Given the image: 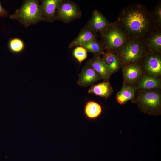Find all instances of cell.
I'll use <instances>...</instances> for the list:
<instances>
[{
	"label": "cell",
	"mask_w": 161,
	"mask_h": 161,
	"mask_svg": "<svg viewBox=\"0 0 161 161\" xmlns=\"http://www.w3.org/2000/svg\"><path fill=\"white\" fill-rule=\"evenodd\" d=\"M87 52L93 54L94 55H103L105 51L100 41L97 39L91 41L82 46Z\"/></svg>",
	"instance_id": "obj_21"
},
{
	"label": "cell",
	"mask_w": 161,
	"mask_h": 161,
	"mask_svg": "<svg viewBox=\"0 0 161 161\" xmlns=\"http://www.w3.org/2000/svg\"><path fill=\"white\" fill-rule=\"evenodd\" d=\"M97 33L86 25L81 30L76 37L69 44L68 48L82 46L91 41L97 39Z\"/></svg>",
	"instance_id": "obj_13"
},
{
	"label": "cell",
	"mask_w": 161,
	"mask_h": 161,
	"mask_svg": "<svg viewBox=\"0 0 161 161\" xmlns=\"http://www.w3.org/2000/svg\"><path fill=\"white\" fill-rule=\"evenodd\" d=\"M74 57L80 64L86 59L87 57V52L82 46L75 47L72 52Z\"/></svg>",
	"instance_id": "obj_23"
},
{
	"label": "cell",
	"mask_w": 161,
	"mask_h": 161,
	"mask_svg": "<svg viewBox=\"0 0 161 161\" xmlns=\"http://www.w3.org/2000/svg\"><path fill=\"white\" fill-rule=\"evenodd\" d=\"M116 21L129 38L143 40L155 31L151 20L150 11L140 3L123 8Z\"/></svg>",
	"instance_id": "obj_1"
},
{
	"label": "cell",
	"mask_w": 161,
	"mask_h": 161,
	"mask_svg": "<svg viewBox=\"0 0 161 161\" xmlns=\"http://www.w3.org/2000/svg\"><path fill=\"white\" fill-rule=\"evenodd\" d=\"M9 50L14 54H18L22 53L25 48L24 42L21 38L14 37L10 38L8 43Z\"/></svg>",
	"instance_id": "obj_22"
},
{
	"label": "cell",
	"mask_w": 161,
	"mask_h": 161,
	"mask_svg": "<svg viewBox=\"0 0 161 161\" xmlns=\"http://www.w3.org/2000/svg\"><path fill=\"white\" fill-rule=\"evenodd\" d=\"M124 84L131 85L137 82L143 72L140 63H131L123 67Z\"/></svg>",
	"instance_id": "obj_8"
},
{
	"label": "cell",
	"mask_w": 161,
	"mask_h": 161,
	"mask_svg": "<svg viewBox=\"0 0 161 161\" xmlns=\"http://www.w3.org/2000/svg\"><path fill=\"white\" fill-rule=\"evenodd\" d=\"M8 15V11L3 7L0 1V17H7Z\"/></svg>",
	"instance_id": "obj_24"
},
{
	"label": "cell",
	"mask_w": 161,
	"mask_h": 161,
	"mask_svg": "<svg viewBox=\"0 0 161 161\" xmlns=\"http://www.w3.org/2000/svg\"><path fill=\"white\" fill-rule=\"evenodd\" d=\"M102 58L111 74L116 72L122 67V63L117 54L105 52L103 55Z\"/></svg>",
	"instance_id": "obj_18"
},
{
	"label": "cell",
	"mask_w": 161,
	"mask_h": 161,
	"mask_svg": "<svg viewBox=\"0 0 161 161\" xmlns=\"http://www.w3.org/2000/svg\"><path fill=\"white\" fill-rule=\"evenodd\" d=\"M151 20L155 30H161V1H159L151 11Z\"/></svg>",
	"instance_id": "obj_20"
},
{
	"label": "cell",
	"mask_w": 161,
	"mask_h": 161,
	"mask_svg": "<svg viewBox=\"0 0 161 161\" xmlns=\"http://www.w3.org/2000/svg\"><path fill=\"white\" fill-rule=\"evenodd\" d=\"M143 40L147 52L161 53V30L154 31Z\"/></svg>",
	"instance_id": "obj_14"
},
{
	"label": "cell",
	"mask_w": 161,
	"mask_h": 161,
	"mask_svg": "<svg viewBox=\"0 0 161 161\" xmlns=\"http://www.w3.org/2000/svg\"><path fill=\"white\" fill-rule=\"evenodd\" d=\"M102 111L101 105L93 101H87L84 107L83 112L86 118L90 120L97 119L101 115Z\"/></svg>",
	"instance_id": "obj_17"
},
{
	"label": "cell",
	"mask_w": 161,
	"mask_h": 161,
	"mask_svg": "<svg viewBox=\"0 0 161 161\" xmlns=\"http://www.w3.org/2000/svg\"><path fill=\"white\" fill-rule=\"evenodd\" d=\"M101 79L100 75L91 66L86 64L79 75L77 83L80 86L87 87L93 85L94 83Z\"/></svg>",
	"instance_id": "obj_9"
},
{
	"label": "cell",
	"mask_w": 161,
	"mask_h": 161,
	"mask_svg": "<svg viewBox=\"0 0 161 161\" xmlns=\"http://www.w3.org/2000/svg\"><path fill=\"white\" fill-rule=\"evenodd\" d=\"M62 0H43L40 4L42 17L44 21L52 22L55 20L58 8Z\"/></svg>",
	"instance_id": "obj_10"
},
{
	"label": "cell",
	"mask_w": 161,
	"mask_h": 161,
	"mask_svg": "<svg viewBox=\"0 0 161 161\" xmlns=\"http://www.w3.org/2000/svg\"><path fill=\"white\" fill-rule=\"evenodd\" d=\"M136 87L133 85L124 84L117 94L116 98L120 104H123L134 97Z\"/></svg>",
	"instance_id": "obj_19"
},
{
	"label": "cell",
	"mask_w": 161,
	"mask_h": 161,
	"mask_svg": "<svg viewBox=\"0 0 161 161\" xmlns=\"http://www.w3.org/2000/svg\"><path fill=\"white\" fill-rule=\"evenodd\" d=\"M110 23L100 12L95 10L87 25L94 32L100 33L106 28Z\"/></svg>",
	"instance_id": "obj_11"
},
{
	"label": "cell",
	"mask_w": 161,
	"mask_h": 161,
	"mask_svg": "<svg viewBox=\"0 0 161 161\" xmlns=\"http://www.w3.org/2000/svg\"><path fill=\"white\" fill-rule=\"evenodd\" d=\"M147 52L143 40L129 38L117 54L123 67L131 63H139Z\"/></svg>",
	"instance_id": "obj_4"
},
{
	"label": "cell",
	"mask_w": 161,
	"mask_h": 161,
	"mask_svg": "<svg viewBox=\"0 0 161 161\" xmlns=\"http://www.w3.org/2000/svg\"><path fill=\"white\" fill-rule=\"evenodd\" d=\"M113 90L109 82L104 80L92 85L88 91L89 94H93L103 98H107L112 94Z\"/></svg>",
	"instance_id": "obj_15"
},
{
	"label": "cell",
	"mask_w": 161,
	"mask_h": 161,
	"mask_svg": "<svg viewBox=\"0 0 161 161\" xmlns=\"http://www.w3.org/2000/svg\"><path fill=\"white\" fill-rule=\"evenodd\" d=\"M137 103L144 113L151 115H158L160 112V93L155 89L142 90L139 95Z\"/></svg>",
	"instance_id": "obj_5"
},
{
	"label": "cell",
	"mask_w": 161,
	"mask_h": 161,
	"mask_svg": "<svg viewBox=\"0 0 161 161\" xmlns=\"http://www.w3.org/2000/svg\"><path fill=\"white\" fill-rule=\"evenodd\" d=\"M105 51L117 54L129 38L115 21L100 33Z\"/></svg>",
	"instance_id": "obj_2"
},
{
	"label": "cell",
	"mask_w": 161,
	"mask_h": 161,
	"mask_svg": "<svg viewBox=\"0 0 161 161\" xmlns=\"http://www.w3.org/2000/svg\"><path fill=\"white\" fill-rule=\"evenodd\" d=\"M91 66L104 80H107L111 74L101 55H94L86 63Z\"/></svg>",
	"instance_id": "obj_12"
},
{
	"label": "cell",
	"mask_w": 161,
	"mask_h": 161,
	"mask_svg": "<svg viewBox=\"0 0 161 161\" xmlns=\"http://www.w3.org/2000/svg\"><path fill=\"white\" fill-rule=\"evenodd\" d=\"M81 12L78 5L69 0H62L58 8L55 20L68 23L80 17Z\"/></svg>",
	"instance_id": "obj_6"
},
{
	"label": "cell",
	"mask_w": 161,
	"mask_h": 161,
	"mask_svg": "<svg viewBox=\"0 0 161 161\" xmlns=\"http://www.w3.org/2000/svg\"><path fill=\"white\" fill-rule=\"evenodd\" d=\"M137 88L142 90L156 89L161 87V82L158 77L146 75L142 76L137 82Z\"/></svg>",
	"instance_id": "obj_16"
},
{
	"label": "cell",
	"mask_w": 161,
	"mask_h": 161,
	"mask_svg": "<svg viewBox=\"0 0 161 161\" xmlns=\"http://www.w3.org/2000/svg\"><path fill=\"white\" fill-rule=\"evenodd\" d=\"M143 72L158 77L161 75V53L147 52L139 62Z\"/></svg>",
	"instance_id": "obj_7"
},
{
	"label": "cell",
	"mask_w": 161,
	"mask_h": 161,
	"mask_svg": "<svg viewBox=\"0 0 161 161\" xmlns=\"http://www.w3.org/2000/svg\"><path fill=\"white\" fill-rule=\"evenodd\" d=\"M10 19L16 20L26 28L44 21L39 1L37 0H26L14 13L10 16Z\"/></svg>",
	"instance_id": "obj_3"
}]
</instances>
